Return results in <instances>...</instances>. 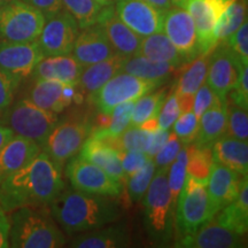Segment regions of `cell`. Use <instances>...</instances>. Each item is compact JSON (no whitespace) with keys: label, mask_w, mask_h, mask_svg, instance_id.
<instances>
[{"label":"cell","mask_w":248,"mask_h":248,"mask_svg":"<svg viewBox=\"0 0 248 248\" xmlns=\"http://www.w3.org/2000/svg\"><path fill=\"white\" fill-rule=\"evenodd\" d=\"M62 170L42 151L0 184V206L6 213L24 206L48 207L66 186Z\"/></svg>","instance_id":"1"},{"label":"cell","mask_w":248,"mask_h":248,"mask_svg":"<svg viewBox=\"0 0 248 248\" xmlns=\"http://www.w3.org/2000/svg\"><path fill=\"white\" fill-rule=\"evenodd\" d=\"M48 207L54 221L68 235L99 229L122 217L121 204L114 197L86 193L66 186Z\"/></svg>","instance_id":"2"},{"label":"cell","mask_w":248,"mask_h":248,"mask_svg":"<svg viewBox=\"0 0 248 248\" xmlns=\"http://www.w3.org/2000/svg\"><path fill=\"white\" fill-rule=\"evenodd\" d=\"M9 224V247L60 248L68 244L47 207L24 206L12 210Z\"/></svg>","instance_id":"3"},{"label":"cell","mask_w":248,"mask_h":248,"mask_svg":"<svg viewBox=\"0 0 248 248\" xmlns=\"http://www.w3.org/2000/svg\"><path fill=\"white\" fill-rule=\"evenodd\" d=\"M168 170L159 169L142 198L144 228L148 239L157 246L171 244L175 235V207L168 185Z\"/></svg>","instance_id":"4"},{"label":"cell","mask_w":248,"mask_h":248,"mask_svg":"<svg viewBox=\"0 0 248 248\" xmlns=\"http://www.w3.org/2000/svg\"><path fill=\"white\" fill-rule=\"evenodd\" d=\"M92 131V115L85 109L74 108L59 117L42 151L63 169L68 160L78 154Z\"/></svg>","instance_id":"5"},{"label":"cell","mask_w":248,"mask_h":248,"mask_svg":"<svg viewBox=\"0 0 248 248\" xmlns=\"http://www.w3.org/2000/svg\"><path fill=\"white\" fill-rule=\"evenodd\" d=\"M215 216L210 206L207 181L186 175L175 209L176 239L193 233Z\"/></svg>","instance_id":"6"},{"label":"cell","mask_w":248,"mask_h":248,"mask_svg":"<svg viewBox=\"0 0 248 248\" xmlns=\"http://www.w3.org/2000/svg\"><path fill=\"white\" fill-rule=\"evenodd\" d=\"M164 80L145 79L121 71L105 83L100 89L89 95V101L98 111L110 114L114 107L126 101H136L142 95L155 91L164 84Z\"/></svg>","instance_id":"7"},{"label":"cell","mask_w":248,"mask_h":248,"mask_svg":"<svg viewBox=\"0 0 248 248\" xmlns=\"http://www.w3.org/2000/svg\"><path fill=\"white\" fill-rule=\"evenodd\" d=\"M45 15L22 0H11L0 6V38L4 42L27 43L38 39Z\"/></svg>","instance_id":"8"},{"label":"cell","mask_w":248,"mask_h":248,"mask_svg":"<svg viewBox=\"0 0 248 248\" xmlns=\"http://www.w3.org/2000/svg\"><path fill=\"white\" fill-rule=\"evenodd\" d=\"M59 120V114L36 106L29 99H21L9 107L4 124L20 136L38 144H45L49 132Z\"/></svg>","instance_id":"9"},{"label":"cell","mask_w":248,"mask_h":248,"mask_svg":"<svg viewBox=\"0 0 248 248\" xmlns=\"http://www.w3.org/2000/svg\"><path fill=\"white\" fill-rule=\"evenodd\" d=\"M64 175L71 187L86 193L117 198L122 194L123 184L98 166L75 155L64 164Z\"/></svg>","instance_id":"10"},{"label":"cell","mask_w":248,"mask_h":248,"mask_svg":"<svg viewBox=\"0 0 248 248\" xmlns=\"http://www.w3.org/2000/svg\"><path fill=\"white\" fill-rule=\"evenodd\" d=\"M79 33V26L69 12L62 8L46 17L38 37L40 48L45 57L70 54Z\"/></svg>","instance_id":"11"},{"label":"cell","mask_w":248,"mask_h":248,"mask_svg":"<svg viewBox=\"0 0 248 248\" xmlns=\"http://www.w3.org/2000/svg\"><path fill=\"white\" fill-rule=\"evenodd\" d=\"M45 55L38 40L27 43H0V70L20 85L27 77L32 76L37 64Z\"/></svg>","instance_id":"12"},{"label":"cell","mask_w":248,"mask_h":248,"mask_svg":"<svg viewBox=\"0 0 248 248\" xmlns=\"http://www.w3.org/2000/svg\"><path fill=\"white\" fill-rule=\"evenodd\" d=\"M162 31L186 63L201 54L194 22L185 8L179 6L169 8L164 13Z\"/></svg>","instance_id":"13"},{"label":"cell","mask_w":248,"mask_h":248,"mask_svg":"<svg viewBox=\"0 0 248 248\" xmlns=\"http://www.w3.org/2000/svg\"><path fill=\"white\" fill-rule=\"evenodd\" d=\"M233 0H185V8L193 20L201 54L210 53L216 47L214 31L219 17Z\"/></svg>","instance_id":"14"},{"label":"cell","mask_w":248,"mask_h":248,"mask_svg":"<svg viewBox=\"0 0 248 248\" xmlns=\"http://www.w3.org/2000/svg\"><path fill=\"white\" fill-rule=\"evenodd\" d=\"M243 64L233 54L230 47L222 43L210 52L207 73V84L223 101L234 88Z\"/></svg>","instance_id":"15"},{"label":"cell","mask_w":248,"mask_h":248,"mask_svg":"<svg viewBox=\"0 0 248 248\" xmlns=\"http://www.w3.org/2000/svg\"><path fill=\"white\" fill-rule=\"evenodd\" d=\"M114 4L121 21L141 38L162 31L166 12L155 8L145 0H115Z\"/></svg>","instance_id":"16"},{"label":"cell","mask_w":248,"mask_h":248,"mask_svg":"<svg viewBox=\"0 0 248 248\" xmlns=\"http://www.w3.org/2000/svg\"><path fill=\"white\" fill-rule=\"evenodd\" d=\"M172 246L184 248H241L246 247V241L244 239V234L235 233L219 225L214 217L193 233L176 239Z\"/></svg>","instance_id":"17"},{"label":"cell","mask_w":248,"mask_h":248,"mask_svg":"<svg viewBox=\"0 0 248 248\" xmlns=\"http://www.w3.org/2000/svg\"><path fill=\"white\" fill-rule=\"evenodd\" d=\"M71 54L83 67L97 63L116 54L99 23L79 31Z\"/></svg>","instance_id":"18"},{"label":"cell","mask_w":248,"mask_h":248,"mask_svg":"<svg viewBox=\"0 0 248 248\" xmlns=\"http://www.w3.org/2000/svg\"><path fill=\"white\" fill-rule=\"evenodd\" d=\"M74 248H123L131 247L130 230L124 221H116L94 230L74 234L68 244Z\"/></svg>","instance_id":"19"},{"label":"cell","mask_w":248,"mask_h":248,"mask_svg":"<svg viewBox=\"0 0 248 248\" xmlns=\"http://www.w3.org/2000/svg\"><path fill=\"white\" fill-rule=\"evenodd\" d=\"M244 177L246 176L213 162L207 181V191L214 213L217 214L223 207L237 199Z\"/></svg>","instance_id":"20"},{"label":"cell","mask_w":248,"mask_h":248,"mask_svg":"<svg viewBox=\"0 0 248 248\" xmlns=\"http://www.w3.org/2000/svg\"><path fill=\"white\" fill-rule=\"evenodd\" d=\"M98 23L104 29L116 53L126 58L138 53L141 37L133 32L125 23L121 21V18L117 16L114 5L105 6Z\"/></svg>","instance_id":"21"},{"label":"cell","mask_w":248,"mask_h":248,"mask_svg":"<svg viewBox=\"0 0 248 248\" xmlns=\"http://www.w3.org/2000/svg\"><path fill=\"white\" fill-rule=\"evenodd\" d=\"M40 152L42 148L35 141L14 136L0 151V184L35 159Z\"/></svg>","instance_id":"22"},{"label":"cell","mask_w":248,"mask_h":248,"mask_svg":"<svg viewBox=\"0 0 248 248\" xmlns=\"http://www.w3.org/2000/svg\"><path fill=\"white\" fill-rule=\"evenodd\" d=\"M73 54L44 57L32 73L33 79H53L66 84H77L83 70Z\"/></svg>","instance_id":"23"},{"label":"cell","mask_w":248,"mask_h":248,"mask_svg":"<svg viewBox=\"0 0 248 248\" xmlns=\"http://www.w3.org/2000/svg\"><path fill=\"white\" fill-rule=\"evenodd\" d=\"M213 162L233 170L241 176L248 175V144L223 135L210 145Z\"/></svg>","instance_id":"24"},{"label":"cell","mask_w":248,"mask_h":248,"mask_svg":"<svg viewBox=\"0 0 248 248\" xmlns=\"http://www.w3.org/2000/svg\"><path fill=\"white\" fill-rule=\"evenodd\" d=\"M79 156L98 166L122 184H125V176L121 164L119 152L101 139L89 137L80 147Z\"/></svg>","instance_id":"25"},{"label":"cell","mask_w":248,"mask_h":248,"mask_svg":"<svg viewBox=\"0 0 248 248\" xmlns=\"http://www.w3.org/2000/svg\"><path fill=\"white\" fill-rule=\"evenodd\" d=\"M126 57L116 53L113 57L83 68L77 85L84 94H91L107 83L111 77L123 71Z\"/></svg>","instance_id":"26"},{"label":"cell","mask_w":248,"mask_h":248,"mask_svg":"<svg viewBox=\"0 0 248 248\" xmlns=\"http://www.w3.org/2000/svg\"><path fill=\"white\" fill-rule=\"evenodd\" d=\"M217 218L219 225L239 234H246L248 231V179L243 178L240 192L237 199L223 207L219 210Z\"/></svg>","instance_id":"27"},{"label":"cell","mask_w":248,"mask_h":248,"mask_svg":"<svg viewBox=\"0 0 248 248\" xmlns=\"http://www.w3.org/2000/svg\"><path fill=\"white\" fill-rule=\"evenodd\" d=\"M64 84L53 79H36L27 99L43 109L61 114L69 108L63 97Z\"/></svg>","instance_id":"28"},{"label":"cell","mask_w":248,"mask_h":248,"mask_svg":"<svg viewBox=\"0 0 248 248\" xmlns=\"http://www.w3.org/2000/svg\"><path fill=\"white\" fill-rule=\"evenodd\" d=\"M137 54L154 61L169 62L178 68H183L186 64L184 59L163 31L142 37Z\"/></svg>","instance_id":"29"},{"label":"cell","mask_w":248,"mask_h":248,"mask_svg":"<svg viewBox=\"0 0 248 248\" xmlns=\"http://www.w3.org/2000/svg\"><path fill=\"white\" fill-rule=\"evenodd\" d=\"M226 126V100L206 110L199 119V131L192 144L210 146L217 138L222 137Z\"/></svg>","instance_id":"30"},{"label":"cell","mask_w":248,"mask_h":248,"mask_svg":"<svg viewBox=\"0 0 248 248\" xmlns=\"http://www.w3.org/2000/svg\"><path fill=\"white\" fill-rule=\"evenodd\" d=\"M178 69L181 68L169 62L154 61L140 54L126 58L123 66V71L131 75L145 79L164 80V82H167Z\"/></svg>","instance_id":"31"},{"label":"cell","mask_w":248,"mask_h":248,"mask_svg":"<svg viewBox=\"0 0 248 248\" xmlns=\"http://www.w3.org/2000/svg\"><path fill=\"white\" fill-rule=\"evenodd\" d=\"M209 55L210 53L200 54L194 60L186 63V69L183 71L178 84L173 89V91L178 94L194 95L200 86L206 82L209 66Z\"/></svg>","instance_id":"32"},{"label":"cell","mask_w":248,"mask_h":248,"mask_svg":"<svg viewBox=\"0 0 248 248\" xmlns=\"http://www.w3.org/2000/svg\"><path fill=\"white\" fill-rule=\"evenodd\" d=\"M247 20V0H233L231 5L219 17L215 27L214 36L216 44L226 43L238 30L241 24Z\"/></svg>","instance_id":"33"},{"label":"cell","mask_w":248,"mask_h":248,"mask_svg":"<svg viewBox=\"0 0 248 248\" xmlns=\"http://www.w3.org/2000/svg\"><path fill=\"white\" fill-rule=\"evenodd\" d=\"M168 88H163L155 92L152 91L137 99L135 101V105H133L130 125L139 126L144 121L159 115L161 107H162L164 100L168 97Z\"/></svg>","instance_id":"34"},{"label":"cell","mask_w":248,"mask_h":248,"mask_svg":"<svg viewBox=\"0 0 248 248\" xmlns=\"http://www.w3.org/2000/svg\"><path fill=\"white\" fill-rule=\"evenodd\" d=\"M62 8L75 17L79 29L98 23L105 6L95 0H61Z\"/></svg>","instance_id":"35"},{"label":"cell","mask_w":248,"mask_h":248,"mask_svg":"<svg viewBox=\"0 0 248 248\" xmlns=\"http://www.w3.org/2000/svg\"><path fill=\"white\" fill-rule=\"evenodd\" d=\"M135 101H126L117 105L110 111L111 121L109 126L104 130H92L90 137L95 139L113 138L125 131L131 123V116Z\"/></svg>","instance_id":"36"},{"label":"cell","mask_w":248,"mask_h":248,"mask_svg":"<svg viewBox=\"0 0 248 248\" xmlns=\"http://www.w3.org/2000/svg\"><path fill=\"white\" fill-rule=\"evenodd\" d=\"M148 135L150 132L145 131L139 126L130 125L125 131L121 133L120 136L113 138L101 139L106 144L117 152H129V151H142L145 152L146 148Z\"/></svg>","instance_id":"37"},{"label":"cell","mask_w":248,"mask_h":248,"mask_svg":"<svg viewBox=\"0 0 248 248\" xmlns=\"http://www.w3.org/2000/svg\"><path fill=\"white\" fill-rule=\"evenodd\" d=\"M155 171H156V167H155L153 159H151L141 169L133 172L131 176L126 178V192H128L129 200L132 203L142 200L152 179L154 177Z\"/></svg>","instance_id":"38"},{"label":"cell","mask_w":248,"mask_h":248,"mask_svg":"<svg viewBox=\"0 0 248 248\" xmlns=\"http://www.w3.org/2000/svg\"><path fill=\"white\" fill-rule=\"evenodd\" d=\"M212 164L213 156L210 146H197L194 144L188 145V176L202 179V181H208Z\"/></svg>","instance_id":"39"},{"label":"cell","mask_w":248,"mask_h":248,"mask_svg":"<svg viewBox=\"0 0 248 248\" xmlns=\"http://www.w3.org/2000/svg\"><path fill=\"white\" fill-rule=\"evenodd\" d=\"M187 161H188V146L183 145L179 153L170 164L168 170V185L170 194H171V201L176 209L178 195L181 193L183 185H184L186 175H187Z\"/></svg>","instance_id":"40"},{"label":"cell","mask_w":248,"mask_h":248,"mask_svg":"<svg viewBox=\"0 0 248 248\" xmlns=\"http://www.w3.org/2000/svg\"><path fill=\"white\" fill-rule=\"evenodd\" d=\"M224 136L239 140L248 139V115L243 109L226 98V126Z\"/></svg>","instance_id":"41"},{"label":"cell","mask_w":248,"mask_h":248,"mask_svg":"<svg viewBox=\"0 0 248 248\" xmlns=\"http://www.w3.org/2000/svg\"><path fill=\"white\" fill-rule=\"evenodd\" d=\"M173 133L179 138L183 145H188L194 142L199 131V119L194 115L193 111L182 113L173 123Z\"/></svg>","instance_id":"42"},{"label":"cell","mask_w":248,"mask_h":248,"mask_svg":"<svg viewBox=\"0 0 248 248\" xmlns=\"http://www.w3.org/2000/svg\"><path fill=\"white\" fill-rule=\"evenodd\" d=\"M183 147L182 141L173 132L169 133V137L164 142L160 151L153 156V161L156 170L159 169H169L170 164L176 159L177 154Z\"/></svg>","instance_id":"43"},{"label":"cell","mask_w":248,"mask_h":248,"mask_svg":"<svg viewBox=\"0 0 248 248\" xmlns=\"http://www.w3.org/2000/svg\"><path fill=\"white\" fill-rule=\"evenodd\" d=\"M226 45L243 64H248V22L247 20L231 35Z\"/></svg>","instance_id":"44"},{"label":"cell","mask_w":248,"mask_h":248,"mask_svg":"<svg viewBox=\"0 0 248 248\" xmlns=\"http://www.w3.org/2000/svg\"><path fill=\"white\" fill-rule=\"evenodd\" d=\"M223 100L219 99L218 95L209 88V85L206 82L200 86L199 90L195 92L194 94V100H193V109L192 111L194 113V115L200 119V116L202 115L206 110H208L209 108H212L215 105L219 104Z\"/></svg>","instance_id":"45"},{"label":"cell","mask_w":248,"mask_h":248,"mask_svg":"<svg viewBox=\"0 0 248 248\" xmlns=\"http://www.w3.org/2000/svg\"><path fill=\"white\" fill-rule=\"evenodd\" d=\"M182 111L179 108L177 97H176L175 92H171L164 100L162 107H161L159 115H157V121H159L160 129L162 130H169L172 128L175 121L178 119L181 115Z\"/></svg>","instance_id":"46"},{"label":"cell","mask_w":248,"mask_h":248,"mask_svg":"<svg viewBox=\"0 0 248 248\" xmlns=\"http://www.w3.org/2000/svg\"><path fill=\"white\" fill-rule=\"evenodd\" d=\"M17 86L11 77L0 70V124H4L6 114L12 106Z\"/></svg>","instance_id":"47"},{"label":"cell","mask_w":248,"mask_h":248,"mask_svg":"<svg viewBox=\"0 0 248 248\" xmlns=\"http://www.w3.org/2000/svg\"><path fill=\"white\" fill-rule=\"evenodd\" d=\"M119 155L124 176H125V181L129 176L141 169L151 160V157L142 151L119 152Z\"/></svg>","instance_id":"48"},{"label":"cell","mask_w":248,"mask_h":248,"mask_svg":"<svg viewBox=\"0 0 248 248\" xmlns=\"http://www.w3.org/2000/svg\"><path fill=\"white\" fill-rule=\"evenodd\" d=\"M234 105L248 110V66H243L234 88L226 97Z\"/></svg>","instance_id":"49"},{"label":"cell","mask_w":248,"mask_h":248,"mask_svg":"<svg viewBox=\"0 0 248 248\" xmlns=\"http://www.w3.org/2000/svg\"><path fill=\"white\" fill-rule=\"evenodd\" d=\"M169 131L168 130H162L159 129L154 132H150L148 135V140L146 148H145V153H146L151 159H153V156L157 152L160 151V148L163 146L164 142L167 141V139L169 137Z\"/></svg>","instance_id":"50"},{"label":"cell","mask_w":248,"mask_h":248,"mask_svg":"<svg viewBox=\"0 0 248 248\" xmlns=\"http://www.w3.org/2000/svg\"><path fill=\"white\" fill-rule=\"evenodd\" d=\"M37 9H39L45 17L51 16L62 9L61 0H22Z\"/></svg>","instance_id":"51"},{"label":"cell","mask_w":248,"mask_h":248,"mask_svg":"<svg viewBox=\"0 0 248 248\" xmlns=\"http://www.w3.org/2000/svg\"><path fill=\"white\" fill-rule=\"evenodd\" d=\"M9 218L5 209L0 206V248L9 247Z\"/></svg>","instance_id":"52"},{"label":"cell","mask_w":248,"mask_h":248,"mask_svg":"<svg viewBox=\"0 0 248 248\" xmlns=\"http://www.w3.org/2000/svg\"><path fill=\"white\" fill-rule=\"evenodd\" d=\"M14 136V132L12 131L11 128L0 124V151H1V148L4 147Z\"/></svg>","instance_id":"53"},{"label":"cell","mask_w":248,"mask_h":248,"mask_svg":"<svg viewBox=\"0 0 248 248\" xmlns=\"http://www.w3.org/2000/svg\"><path fill=\"white\" fill-rule=\"evenodd\" d=\"M139 128L145 130V131L147 132H154L156 131V130H159L160 125H159V121H157V116L144 121V122L139 125Z\"/></svg>","instance_id":"54"},{"label":"cell","mask_w":248,"mask_h":248,"mask_svg":"<svg viewBox=\"0 0 248 248\" xmlns=\"http://www.w3.org/2000/svg\"><path fill=\"white\" fill-rule=\"evenodd\" d=\"M145 1L162 12H167L169 8H171L172 6H175L172 4L171 0H145Z\"/></svg>","instance_id":"55"},{"label":"cell","mask_w":248,"mask_h":248,"mask_svg":"<svg viewBox=\"0 0 248 248\" xmlns=\"http://www.w3.org/2000/svg\"><path fill=\"white\" fill-rule=\"evenodd\" d=\"M95 1H98L99 4L102 6H108V5H114L115 0H95Z\"/></svg>","instance_id":"56"},{"label":"cell","mask_w":248,"mask_h":248,"mask_svg":"<svg viewBox=\"0 0 248 248\" xmlns=\"http://www.w3.org/2000/svg\"><path fill=\"white\" fill-rule=\"evenodd\" d=\"M172 4L175 6H179V7H182L183 4H184L185 0H171Z\"/></svg>","instance_id":"57"},{"label":"cell","mask_w":248,"mask_h":248,"mask_svg":"<svg viewBox=\"0 0 248 248\" xmlns=\"http://www.w3.org/2000/svg\"><path fill=\"white\" fill-rule=\"evenodd\" d=\"M8 1H11V0H0V6L6 4V2H8Z\"/></svg>","instance_id":"58"}]
</instances>
